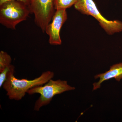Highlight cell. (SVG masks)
Returning <instances> with one entry per match:
<instances>
[{
    "label": "cell",
    "mask_w": 122,
    "mask_h": 122,
    "mask_svg": "<svg viewBox=\"0 0 122 122\" xmlns=\"http://www.w3.org/2000/svg\"><path fill=\"white\" fill-rule=\"evenodd\" d=\"M31 13L28 5L17 0L0 5V23L7 28L15 30L18 24L25 20Z\"/></svg>",
    "instance_id": "cell-2"
},
{
    "label": "cell",
    "mask_w": 122,
    "mask_h": 122,
    "mask_svg": "<svg viewBox=\"0 0 122 122\" xmlns=\"http://www.w3.org/2000/svg\"><path fill=\"white\" fill-rule=\"evenodd\" d=\"M12 58L9 55L3 51L0 52V73L11 64Z\"/></svg>",
    "instance_id": "cell-9"
},
{
    "label": "cell",
    "mask_w": 122,
    "mask_h": 122,
    "mask_svg": "<svg viewBox=\"0 0 122 122\" xmlns=\"http://www.w3.org/2000/svg\"><path fill=\"white\" fill-rule=\"evenodd\" d=\"M95 78H99L98 82L93 84V90L100 88L101 84L104 81H107L112 78L115 79L116 81H119L122 79V63L115 64L111 66L110 70L103 73L97 75Z\"/></svg>",
    "instance_id": "cell-7"
},
{
    "label": "cell",
    "mask_w": 122,
    "mask_h": 122,
    "mask_svg": "<svg viewBox=\"0 0 122 122\" xmlns=\"http://www.w3.org/2000/svg\"><path fill=\"white\" fill-rule=\"evenodd\" d=\"M12 0H17L18 1H21V2H24L29 7L30 4V0H0V5H2L7 1Z\"/></svg>",
    "instance_id": "cell-11"
},
{
    "label": "cell",
    "mask_w": 122,
    "mask_h": 122,
    "mask_svg": "<svg viewBox=\"0 0 122 122\" xmlns=\"http://www.w3.org/2000/svg\"><path fill=\"white\" fill-rule=\"evenodd\" d=\"M29 8L34 15L35 24L45 32L55 12L53 0H30Z\"/></svg>",
    "instance_id": "cell-5"
},
{
    "label": "cell",
    "mask_w": 122,
    "mask_h": 122,
    "mask_svg": "<svg viewBox=\"0 0 122 122\" xmlns=\"http://www.w3.org/2000/svg\"><path fill=\"white\" fill-rule=\"evenodd\" d=\"M75 87L68 85L67 82L58 79H50L44 86H37L29 90L27 93L29 95L39 94L40 97L35 102L34 110L39 111L42 107L50 103L55 95L63 92L75 89Z\"/></svg>",
    "instance_id": "cell-3"
},
{
    "label": "cell",
    "mask_w": 122,
    "mask_h": 122,
    "mask_svg": "<svg viewBox=\"0 0 122 122\" xmlns=\"http://www.w3.org/2000/svg\"><path fill=\"white\" fill-rule=\"evenodd\" d=\"M14 73L13 70L9 73L2 86L7 92L9 98L16 100H21L28 91L33 87L46 84L54 75L53 72L47 71L35 79L29 80L16 78Z\"/></svg>",
    "instance_id": "cell-1"
},
{
    "label": "cell",
    "mask_w": 122,
    "mask_h": 122,
    "mask_svg": "<svg viewBox=\"0 0 122 122\" xmlns=\"http://www.w3.org/2000/svg\"><path fill=\"white\" fill-rule=\"evenodd\" d=\"M79 0H53V4L55 10L66 9L74 5Z\"/></svg>",
    "instance_id": "cell-8"
},
{
    "label": "cell",
    "mask_w": 122,
    "mask_h": 122,
    "mask_svg": "<svg viewBox=\"0 0 122 122\" xmlns=\"http://www.w3.org/2000/svg\"><path fill=\"white\" fill-rule=\"evenodd\" d=\"M74 7L82 14L91 15L95 18L108 34L112 35L122 31V22L118 20H109L103 16L93 0H79Z\"/></svg>",
    "instance_id": "cell-4"
},
{
    "label": "cell",
    "mask_w": 122,
    "mask_h": 122,
    "mask_svg": "<svg viewBox=\"0 0 122 122\" xmlns=\"http://www.w3.org/2000/svg\"><path fill=\"white\" fill-rule=\"evenodd\" d=\"M15 70V66L11 65L6 67L5 70L0 74V87L3 86L7 78V76L11 71Z\"/></svg>",
    "instance_id": "cell-10"
},
{
    "label": "cell",
    "mask_w": 122,
    "mask_h": 122,
    "mask_svg": "<svg viewBox=\"0 0 122 122\" xmlns=\"http://www.w3.org/2000/svg\"><path fill=\"white\" fill-rule=\"evenodd\" d=\"M66 10L58 9L55 10L51 22L46 28L45 32L49 36V42L52 45H60L62 41L60 32L62 26L67 20Z\"/></svg>",
    "instance_id": "cell-6"
}]
</instances>
